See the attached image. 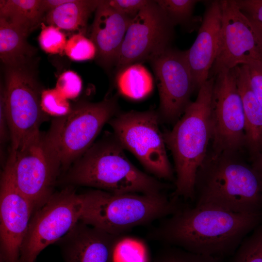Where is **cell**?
<instances>
[{
  "label": "cell",
  "mask_w": 262,
  "mask_h": 262,
  "mask_svg": "<svg viewBox=\"0 0 262 262\" xmlns=\"http://www.w3.org/2000/svg\"><path fill=\"white\" fill-rule=\"evenodd\" d=\"M252 167L257 174L262 188V150L255 157L252 159Z\"/></svg>",
  "instance_id": "obj_36"
},
{
  "label": "cell",
  "mask_w": 262,
  "mask_h": 262,
  "mask_svg": "<svg viewBox=\"0 0 262 262\" xmlns=\"http://www.w3.org/2000/svg\"><path fill=\"white\" fill-rule=\"evenodd\" d=\"M174 25L156 0H150L131 20L115 66L124 67L152 58L170 48Z\"/></svg>",
  "instance_id": "obj_12"
},
{
  "label": "cell",
  "mask_w": 262,
  "mask_h": 262,
  "mask_svg": "<svg viewBox=\"0 0 262 262\" xmlns=\"http://www.w3.org/2000/svg\"><path fill=\"white\" fill-rule=\"evenodd\" d=\"M44 12L42 0H0V17L27 36L39 25Z\"/></svg>",
  "instance_id": "obj_21"
},
{
  "label": "cell",
  "mask_w": 262,
  "mask_h": 262,
  "mask_svg": "<svg viewBox=\"0 0 262 262\" xmlns=\"http://www.w3.org/2000/svg\"><path fill=\"white\" fill-rule=\"evenodd\" d=\"M27 35L0 17V57L8 67L22 66L33 52Z\"/></svg>",
  "instance_id": "obj_22"
},
{
  "label": "cell",
  "mask_w": 262,
  "mask_h": 262,
  "mask_svg": "<svg viewBox=\"0 0 262 262\" xmlns=\"http://www.w3.org/2000/svg\"><path fill=\"white\" fill-rule=\"evenodd\" d=\"M118 113L114 97L97 103H81L66 115L54 118L43 140L60 170L66 169L87 150L104 125Z\"/></svg>",
  "instance_id": "obj_6"
},
{
  "label": "cell",
  "mask_w": 262,
  "mask_h": 262,
  "mask_svg": "<svg viewBox=\"0 0 262 262\" xmlns=\"http://www.w3.org/2000/svg\"><path fill=\"white\" fill-rule=\"evenodd\" d=\"M113 133L94 143L69 169L62 182L114 193L157 194L166 185L129 160Z\"/></svg>",
  "instance_id": "obj_3"
},
{
  "label": "cell",
  "mask_w": 262,
  "mask_h": 262,
  "mask_svg": "<svg viewBox=\"0 0 262 262\" xmlns=\"http://www.w3.org/2000/svg\"><path fill=\"white\" fill-rule=\"evenodd\" d=\"M159 89L161 122L175 123L196 90L185 52L170 47L150 60Z\"/></svg>",
  "instance_id": "obj_14"
},
{
  "label": "cell",
  "mask_w": 262,
  "mask_h": 262,
  "mask_svg": "<svg viewBox=\"0 0 262 262\" xmlns=\"http://www.w3.org/2000/svg\"><path fill=\"white\" fill-rule=\"evenodd\" d=\"M116 83L119 93L133 100L146 98L153 89L150 73L139 63L128 66L118 72Z\"/></svg>",
  "instance_id": "obj_23"
},
{
  "label": "cell",
  "mask_w": 262,
  "mask_h": 262,
  "mask_svg": "<svg viewBox=\"0 0 262 262\" xmlns=\"http://www.w3.org/2000/svg\"><path fill=\"white\" fill-rule=\"evenodd\" d=\"M9 129L6 115L3 87L0 88V142H3Z\"/></svg>",
  "instance_id": "obj_35"
},
{
  "label": "cell",
  "mask_w": 262,
  "mask_h": 262,
  "mask_svg": "<svg viewBox=\"0 0 262 262\" xmlns=\"http://www.w3.org/2000/svg\"><path fill=\"white\" fill-rule=\"evenodd\" d=\"M6 163L16 188L31 202L35 212L53 194L60 170L45 147L43 134L39 132L16 151L11 150Z\"/></svg>",
  "instance_id": "obj_10"
},
{
  "label": "cell",
  "mask_w": 262,
  "mask_h": 262,
  "mask_svg": "<svg viewBox=\"0 0 262 262\" xmlns=\"http://www.w3.org/2000/svg\"><path fill=\"white\" fill-rule=\"evenodd\" d=\"M55 88L67 99H73L80 95L82 82L76 73L67 71L60 76Z\"/></svg>",
  "instance_id": "obj_31"
},
{
  "label": "cell",
  "mask_w": 262,
  "mask_h": 262,
  "mask_svg": "<svg viewBox=\"0 0 262 262\" xmlns=\"http://www.w3.org/2000/svg\"><path fill=\"white\" fill-rule=\"evenodd\" d=\"M153 262H217L211 256L196 254L171 246L166 247L155 257Z\"/></svg>",
  "instance_id": "obj_29"
},
{
  "label": "cell",
  "mask_w": 262,
  "mask_h": 262,
  "mask_svg": "<svg viewBox=\"0 0 262 262\" xmlns=\"http://www.w3.org/2000/svg\"><path fill=\"white\" fill-rule=\"evenodd\" d=\"M92 26L90 39L98 61L105 67L115 66L126 33L133 18L100 0Z\"/></svg>",
  "instance_id": "obj_18"
},
{
  "label": "cell",
  "mask_w": 262,
  "mask_h": 262,
  "mask_svg": "<svg viewBox=\"0 0 262 262\" xmlns=\"http://www.w3.org/2000/svg\"><path fill=\"white\" fill-rule=\"evenodd\" d=\"M222 21L220 0L208 2L196 39L185 51L197 90L209 79L218 50Z\"/></svg>",
  "instance_id": "obj_17"
},
{
  "label": "cell",
  "mask_w": 262,
  "mask_h": 262,
  "mask_svg": "<svg viewBox=\"0 0 262 262\" xmlns=\"http://www.w3.org/2000/svg\"><path fill=\"white\" fill-rule=\"evenodd\" d=\"M246 66L251 88L262 106V62H255Z\"/></svg>",
  "instance_id": "obj_32"
},
{
  "label": "cell",
  "mask_w": 262,
  "mask_h": 262,
  "mask_svg": "<svg viewBox=\"0 0 262 262\" xmlns=\"http://www.w3.org/2000/svg\"><path fill=\"white\" fill-rule=\"evenodd\" d=\"M158 112L131 111L118 113L108 122L125 149L156 178L171 180L174 172L168 159Z\"/></svg>",
  "instance_id": "obj_7"
},
{
  "label": "cell",
  "mask_w": 262,
  "mask_h": 262,
  "mask_svg": "<svg viewBox=\"0 0 262 262\" xmlns=\"http://www.w3.org/2000/svg\"><path fill=\"white\" fill-rule=\"evenodd\" d=\"M262 50V23L249 18Z\"/></svg>",
  "instance_id": "obj_38"
},
{
  "label": "cell",
  "mask_w": 262,
  "mask_h": 262,
  "mask_svg": "<svg viewBox=\"0 0 262 262\" xmlns=\"http://www.w3.org/2000/svg\"><path fill=\"white\" fill-rule=\"evenodd\" d=\"M21 66L8 67L3 87L13 151L39 133L41 124L46 119L41 105L42 92L33 77Z\"/></svg>",
  "instance_id": "obj_9"
},
{
  "label": "cell",
  "mask_w": 262,
  "mask_h": 262,
  "mask_svg": "<svg viewBox=\"0 0 262 262\" xmlns=\"http://www.w3.org/2000/svg\"><path fill=\"white\" fill-rule=\"evenodd\" d=\"M0 182V260L19 262L21 246L34 209L16 188L7 163Z\"/></svg>",
  "instance_id": "obj_15"
},
{
  "label": "cell",
  "mask_w": 262,
  "mask_h": 262,
  "mask_svg": "<svg viewBox=\"0 0 262 262\" xmlns=\"http://www.w3.org/2000/svg\"><path fill=\"white\" fill-rule=\"evenodd\" d=\"M262 218V212L236 213L210 207H181L164 218L149 236L170 246L214 257L238 247Z\"/></svg>",
  "instance_id": "obj_1"
},
{
  "label": "cell",
  "mask_w": 262,
  "mask_h": 262,
  "mask_svg": "<svg viewBox=\"0 0 262 262\" xmlns=\"http://www.w3.org/2000/svg\"><path fill=\"white\" fill-rule=\"evenodd\" d=\"M70 0H42V5L45 11L51 10L69 2Z\"/></svg>",
  "instance_id": "obj_37"
},
{
  "label": "cell",
  "mask_w": 262,
  "mask_h": 262,
  "mask_svg": "<svg viewBox=\"0 0 262 262\" xmlns=\"http://www.w3.org/2000/svg\"><path fill=\"white\" fill-rule=\"evenodd\" d=\"M214 77L211 106L212 150L236 153L245 145V123L235 69L221 71Z\"/></svg>",
  "instance_id": "obj_11"
},
{
  "label": "cell",
  "mask_w": 262,
  "mask_h": 262,
  "mask_svg": "<svg viewBox=\"0 0 262 262\" xmlns=\"http://www.w3.org/2000/svg\"><path fill=\"white\" fill-rule=\"evenodd\" d=\"M242 241L233 262H262V224Z\"/></svg>",
  "instance_id": "obj_25"
},
{
  "label": "cell",
  "mask_w": 262,
  "mask_h": 262,
  "mask_svg": "<svg viewBox=\"0 0 262 262\" xmlns=\"http://www.w3.org/2000/svg\"><path fill=\"white\" fill-rule=\"evenodd\" d=\"M236 154L208 152L196 173L195 206L236 213L262 212L259 178Z\"/></svg>",
  "instance_id": "obj_2"
},
{
  "label": "cell",
  "mask_w": 262,
  "mask_h": 262,
  "mask_svg": "<svg viewBox=\"0 0 262 262\" xmlns=\"http://www.w3.org/2000/svg\"><path fill=\"white\" fill-rule=\"evenodd\" d=\"M80 194L66 187L53 193L33 213L23 241L19 262H34L48 246L56 243L80 220Z\"/></svg>",
  "instance_id": "obj_8"
},
{
  "label": "cell",
  "mask_w": 262,
  "mask_h": 262,
  "mask_svg": "<svg viewBox=\"0 0 262 262\" xmlns=\"http://www.w3.org/2000/svg\"><path fill=\"white\" fill-rule=\"evenodd\" d=\"M234 69L244 111L245 146L253 159L262 150V106L251 88L246 65Z\"/></svg>",
  "instance_id": "obj_19"
},
{
  "label": "cell",
  "mask_w": 262,
  "mask_h": 262,
  "mask_svg": "<svg viewBox=\"0 0 262 262\" xmlns=\"http://www.w3.org/2000/svg\"><path fill=\"white\" fill-rule=\"evenodd\" d=\"M222 21L218 50L209 78L224 70L262 62V50L249 18L236 0H220Z\"/></svg>",
  "instance_id": "obj_13"
},
{
  "label": "cell",
  "mask_w": 262,
  "mask_h": 262,
  "mask_svg": "<svg viewBox=\"0 0 262 262\" xmlns=\"http://www.w3.org/2000/svg\"><path fill=\"white\" fill-rule=\"evenodd\" d=\"M157 4L164 12L172 23L189 27L190 30L199 28L202 17L194 16L196 0H159Z\"/></svg>",
  "instance_id": "obj_24"
},
{
  "label": "cell",
  "mask_w": 262,
  "mask_h": 262,
  "mask_svg": "<svg viewBox=\"0 0 262 262\" xmlns=\"http://www.w3.org/2000/svg\"><path fill=\"white\" fill-rule=\"evenodd\" d=\"M80 220L108 233L122 235L134 227L168 217L181 208L177 199L157 194L114 193L95 190L80 194Z\"/></svg>",
  "instance_id": "obj_5"
},
{
  "label": "cell",
  "mask_w": 262,
  "mask_h": 262,
  "mask_svg": "<svg viewBox=\"0 0 262 262\" xmlns=\"http://www.w3.org/2000/svg\"><path fill=\"white\" fill-rule=\"evenodd\" d=\"M42 29L38 37L42 49L50 54H62L66 43L65 34L60 29L53 25L41 24Z\"/></svg>",
  "instance_id": "obj_28"
},
{
  "label": "cell",
  "mask_w": 262,
  "mask_h": 262,
  "mask_svg": "<svg viewBox=\"0 0 262 262\" xmlns=\"http://www.w3.org/2000/svg\"><path fill=\"white\" fill-rule=\"evenodd\" d=\"M214 81V77H211L200 86L195 100L188 104L173 128L163 133L175 164L176 178L173 197L194 200L196 173L207 156L212 137Z\"/></svg>",
  "instance_id": "obj_4"
},
{
  "label": "cell",
  "mask_w": 262,
  "mask_h": 262,
  "mask_svg": "<svg viewBox=\"0 0 262 262\" xmlns=\"http://www.w3.org/2000/svg\"><path fill=\"white\" fill-rule=\"evenodd\" d=\"M150 0H112L108 3L119 12L133 18Z\"/></svg>",
  "instance_id": "obj_33"
},
{
  "label": "cell",
  "mask_w": 262,
  "mask_h": 262,
  "mask_svg": "<svg viewBox=\"0 0 262 262\" xmlns=\"http://www.w3.org/2000/svg\"><path fill=\"white\" fill-rule=\"evenodd\" d=\"M41 105L46 114L55 117L66 115L72 109L67 99L56 88L42 92Z\"/></svg>",
  "instance_id": "obj_27"
},
{
  "label": "cell",
  "mask_w": 262,
  "mask_h": 262,
  "mask_svg": "<svg viewBox=\"0 0 262 262\" xmlns=\"http://www.w3.org/2000/svg\"><path fill=\"white\" fill-rule=\"evenodd\" d=\"M125 237L118 245L114 256V262H147L144 249Z\"/></svg>",
  "instance_id": "obj_30"
},
{
  "label": "cell",
  "mask_w": 262,
  "mask_h": 262,
  "mask_svg": "<svg viewBox=\"0 0 262 262\" xmlns=\"http://www.w3.org/2000/svg\"><path fill=\"white\" fill-rule=\"evenodd\" d=\"M241 11L248 18L262 23V0H237Z\"/></svg>",
  "instance_id": "obj_34"
},
{
  "label": "cell",
  "mask_w": 262,
  "mask_h": 262,
  "mask_svg": "<svg viewBox=\"0 0 262 262\" xmlns=\"http://www.w3.org/2000/svg\"><path fill=\"white\" fill-rule=\"evenodd\" d=\"M64 51L70 59L76 61L91 60L97 55L94 43L81 33L73 34L67 40Z\"/></svg>",
  "instance_id": "obj_26"
},
{
  "label": "cell",
  "mask_w": 262,
  "mask_h": 262,
  "mask_svg": "<svg viewBox=\"0 0 262 262\" xmlns=\"http://www.w3.org/2000/svg\"><path fill=\"white\" fill-rule=\"evenodd\" d=\"M124 237L79 221L56 243L65 262H114L116 248Z\"/></svg>",
  "instance_id": "obj_16"
},
{
  "label": "cell",
  "mask_w": 262,
  "mask_h": 262,
  "mask_svg": "<svg viewBox=\"0 0 262 262\" xmlns=\"http://www.w3.org/2000/svg\"><path fill=\"white\" fill-rule=\"evenodd\" d=\"M100 0H70L48 12L46 21L67 31H85L90 14L96 10Z\"/></svg>",
  "instance_id": "obj_20"
}]
</instances>
